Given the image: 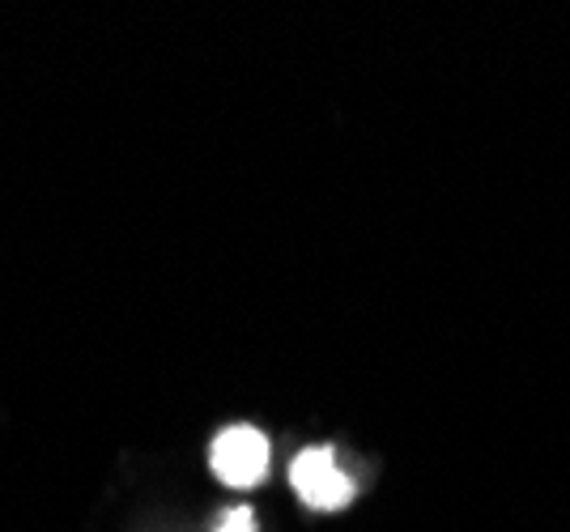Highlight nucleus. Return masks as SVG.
I'll list each match as a JSON object with an SVG mask.
<instances>
[{
	"instance_id": "f257e3e1",
	"label": "nucleus",
	"mask_w": 570,
	"mask_h": 532,
	"mask_svg": "<svg viewBox=\"0 0 570 532\" xmlns=\"http://www.w3.org/2000/svg\"><path fill=\"white\" fill-rule=\"evenodd\" d=\"M289 485L311 511H345L354 503L357 485L336 469L333 447H307L289 464Z\"/></svg>"
},
{
	"instance_id": "f03ea898",
	"label": "nucleus",
	"mask_w": 570,
	"mask_h": 532,
	"mask_svg": "<svg viewBox=\"0 0 570 532\" xmlns=\"http://www.w3.org/2000/svg\"><path fill=\"white\" fill-rule=\"evenodd\" d=\"M209 469L230 490H252L268 477V439L256 426H226L209 443Z\"/></svg>"
},
{
	"instance_id": "7ed1b4c3",
	"label": "nucleus",
	"mask_w": 570,
	"mask_h": 532,
	"mask_svg": "<svg viewBox=\"0 0 570 532\" xmlns=\"http://www.w3.org/2000/svg\"><path fill=\"white\" fill-rule=\"evenodd\" d=\"M261 524H256V511L252 508H230L226 515H222V524H217L214 532H256Z\"/></svg>"
}]
</instances>
